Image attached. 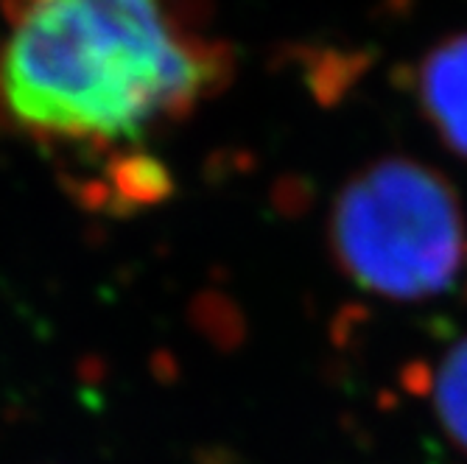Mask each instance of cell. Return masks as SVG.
<instances>
[{"label":"cell","instance_id":"4","mask_svg":"<svg viewBox=\"0 0 467 464\" xmlns=\"http://www.w3.org/2000/svg\"><path fill=\"white\" fill-rule=\"evenodd\" d=\"M431 403L445 437L467 456V335L437 364L431 375Z\"/></svg>","mask_w":467,"mask_h":464},{"label":"cell","instance_id":"1","mask_svg":"<svg viewBox=\"0 0 467 464\" xmlns=\"http://www.w3.org/2000/svg\"><path fill=\"white\" fill-rule=\"evenodd\" d=\"M0 118L42 146H140L230 76L171 0H0Z\"/></svg>","mask_w":467,"mask_h":464},{"label":"cell","instance_id":"3","mask_svg":"<svg viewBox=\"0 0 467 464\" xmlns=\"http://www.w3.org/2000/svg\"><path fill=\"white\" fill-rule=\"evenodd\" d=\"M417 101L440 140L467 160V34L442 39L422 57Z\"/></svg>","mask_w":467,"mask_h":464},{"label":"cell","instance_id":"2","mask_svg":"<svg viewBox=\"0 0 467 464\" xmlns=\"http://www.w3.org/2000/svg\"><path fill=\"white\" fill-rule=\"evenodd\" d=\"M330 252L338 269L380 300H434L456 285L467 263L462 199L437 168L384 157L338 191Z\"/></svg>","mask_w":467,"mask_h":464}]
</instances>
